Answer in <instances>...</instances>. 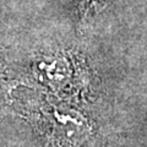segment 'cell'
I'll list each match as a JSON object with an SVG mask.
<instances>
[{
	"mask_svg": "<svg viewBox=\"0 0 147 147\" xmlns=\"http://www.w3.org/2000/svg\"><path fill=\"white\" fill-rule=\"evenodd\" d=\"M110 1L112 0H79V16L81 25L86 22L88 15L97 12Z\"/></svg>",
	"mask_w": 147,
	"mask_h": 147,
	"instance_id": "cell-1",
	"label": "cell"
}]
</instances>
